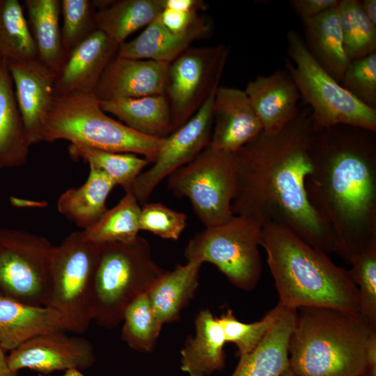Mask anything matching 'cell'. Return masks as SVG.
Segmentation results:
<instances>
[{
	"label": "cell",
	"instance_id": "obj_49",
	"mask_svg": "<svg viewBox=\"0 0 376 376\" xmlns=\"http://www.w3.org/2000/svg\"><path fill=\"white\" fill-rule=\"evenodd\" d=\"M3 60L1 58V57L0 56V70L3 64Z\"/></svg>",
	"mask_w": 376,
	"mask_h": 376
},
{
	"label": "cell",
	"instance_id": "obj_8",
	"mask_svg": "<svg viewBox=\"0 0 376 376\" xmlns=\"http://www.w3.org/2000/svg\"><path fill=\"white\" fill-rule=\"evenodd\" d=\"M261 226L234 215L228 221L196 233L185 249L187 260L209 263L235 287L254 289L262 274L259 246Z\"/></svg>",
	"mask_w": 376,
	"mask_h": 376
},
{
	"label": "cell",
	"instance_id": "obj_34",
	"mask_svg": "<svg viewBox=\"0 0 376 376\" xmlns=\"http://www.w3.org/2000/svg\"><path fill=\"white\" fill-rule=\"evenodd\" d=\"M122 322L121 338L130 349L144 353L153 351L164 324L154 311L147 292L128 305Z\"/></svg>",
	"mask_w": 376,
	"mask_h": 376
},
{
	"label": "cell",
	"instance_id": "obj_45",
	"mask_svg": "<svg viewBox=\"0 0 376 376\" xmlns=\"http://www.w3.org/2000/svg\"><path fill=\"white\" fill-rule=\"evenodd\" d=\"M361 7L370 22L376 25V1L363 0L360 1Z\"/></svg>",
	"mask_w": 376,
	"mask_h": 376
},
{
	"label": "cell",
	"instance_id": "obj_27",
	"mask_svg": "<svg viewBox=\"0 0 376 376\" xmlns=\"http://www.w3.org/2000/svg\"><path fill=\"white\" fill-rule=\"evenodd\" d=\"M105 113L130 128L148 136L165 138L172 132L170 109L164 95L100 101Z\"/></svg>",
	"mask_w": 376,
	"mask_h": 376
},
{
	"label": "cell",
	"instance_id": "obj_25",
	"mask_svg": "<svg viewBox=\"0 0 376 376\" xmlns=\"http://www.w3.org/2000/svg\"><path fill=\"white\" fill-rule=\"evenodd\" d=\"M303 23L304 40L308 51L340 84L350 61L344 49L338 6Z\"/></svg>",
	"mask_w": 376,
	"mask_h": 376
},
{
	"label": "cell",
	"instance_id": "obj_24",
	"mask_svg": "<svg viewBox=\"0 0 376 376\" xmlns=\"http://www.w3.org/2000/svg\"><path fill=\"white\" fill-rule=\"evenodd\" d=\"M202 263L187 260L166 271L147 292L151 306L163 324L178 320L197 290Z\"/></svg>",
	"mask_w": 376,
	"mask_h": 376
},
{
	"label": "cell",
	"instance_id": "obj_36",
	"mask_svg": "<svg viewBox=\"0 0 376 376\" xmlns=\"http://www.w3.org/2000/svg\"><path fill=\"white\" fill-rule=\"evenodd\" d=\"M349 264L352 267L347 273L359 294V315L376 329V243L354 255Z\"/></svg>",
	"mask_w": 376,
	"mask_h": 376
},
{
	"label": "cell",
	"instance_id": "obj_26",
	"mask_svg": "<svg viewBox=\"0 0 376 376\" xmlns=\"http://www.w3.org/2000/svg\"><path fill=\"white\" fill-rule=\"evenodd\" d=\"M31 146L4 61L0 70V169L24 165Z\"/></svg>",
	"mask_w": 376,
	"mask_h": 376
},
{
	"label": "cell",
	"instance_id": "obj_10",
	"mask_svg": "<svg viewBox=\"0 0 376 376\" xmlns=\"http://www.w3.org/2000/svg\"><path fill=\"white\" fill-rule=\"evenodd\" d=\"M99 250L81 231L72 233L54 246L48 306L60 314L67 331L84 333L92 322L88 298Z\"/></svg>",
	"mask_w": 376,
	"mask_h": 376
},
{
	"label": "cell",
	"instance_id": "obj_12",
	"mask_svg": "<svg viewBox=\"0 0 376 376\" xmlns=\"http://www.w3.org/2000/svg\"><path fill=\"white\" fill-rule=\"evenodd\" d=\"M228 56L224 45L190 47L169 64L164 95L173 132L189 120L217 89Z\"/></svg>",
	"mask_w": 376,
	"mask_h": 376
},
{
	"label": "cell",
	"instance_id": "obj_22",
	"mask_svg": "<svg viewBox=\"0 0 376 376\" xmlns=\"http://www.w3.org/2000/svg\"><path fill=\"white\" fill-rule=\"evenodd\" d=\"M52 331H67L62 317L54 309L28 305L0 295V347L5 352Z\"/></svg>",
	"mask_w": 376,
	"mask_h": 376
},
{
	"label": "cell",
	"instance_id": "obj_17",
	"mask_svg": "<svg viewBox=\"0 0 376 376\" xmlns=\"http://www.w3.org/2000/svg\"><path fill=\"white\" fill-rule=\"evenodd\" d=\"M210 146L235 153L263 132L244 91L219 86L213 101Z\"/></svg>",
	"mask_w": 376,
	"mask_h": 376
},
{
	"label": "cell",
	"instance_id": "obj_5",
	"mask_svg": "<svg viewBox=\"0 0 376 376\" xmlns=\"http://www.w3.org/2000/svg\"><path fill=\"white\" fill-rule=\"evenodd\" d=\"M99 246L89 312L92 321L111 329L122 322L128 305L148 292L166 271L155 262L149 242L141 236L129 242Z\"/></svg>",
	"mask_w": 376,
	"mask_h": 376
},
{
	"label": "cell",
	"instance_id": "obj_9",
	"mask_svg": "<svg viewBox=\"0 0 376 376\" xmlns=\"http://www.w3.org/2000/svg\"><path fill=\"white\" fill-rule=\"evenodd\" d=\"M167 178L169 189L175 196L189 199L205 228L234 216L231 205L235 189V153L209 145Z\"/></svg>",
	"mask_w": 376,
	"mask_h": 376
},
{
	"label": "cell",
	"instance_id": "obj_23",
	"mask_svg": "<svg viewBox=\"0 0 376 376\" xmlns=\"http://www.w3.org/2000/svg\"><path fill=\"white\" fill-rule=\"evenodd\" d=\"M195 334L180 350V369L188 376H210L225 366L224 333L217 318L205 308L194 320Z\"/></svg>",
	"mask_w": 376,
	"mask_h": 376
},
{
	"label": "cell",
	"instance_id": "obj_3",
	"mask_svg": "<svg viewBox=\"0 0 376 376\" xmlns=\"http://www.w3.org/2000/svg\"><path fill=\"white\" fill-rule=\"evenodd\" d=\"M260 245L279 295L288 309L322 307L359 314L358 290L347 270L292 230L275 224L261 227Z\"/></svg>",
	"mask_w": 376,
	"mask_h": 376
},
{
	"label": "cell",
	"instance_id": "obj_38",
	"mask_svg": "<svg viewBox=\"0 0 376 376\" xmlns=\"http://www.w3.org/2000/svg\"><path fill=\"white\" fill-rule=\"evenodd\" d=\"M63 15L61 42L66 56L84 38L97 29L94 1L61 0Z\"/></svg>",
	"mask_w": 376,
	"mask_h": 376
},
{
	"label": "cell",
	"instance_id": "obj_43",
	"mask_svg": "<svg viewBox=\"0 0 376 376\" xmlns=\"http://www.w3.org/2000/svg\"><path fill=\"white\" fill-rule=\"evenodd\" d=\"M362 376H376V329L371 331L366 343Z\"/></svg>",
	"mask_w": 376,
	"mask_h": 376
},
{
	"label": "cell",
	"instance_id": "obj_47",
	"mask_svg": "<svg viewBox=\"0 0 376 376\" xmlns=\"http://www.w3.org/2000/svg\"><path fill=\"white\" fill-rule=\"evenodd\" d=\"M61 376H85L81 370L77 369H70L65 371L64 374Z\"/></svg>",
	"mask_w": 376,
	"mask_h": 376
},
{
	"label": "cell",
	"instance_id": "obj_13",
	"mask_svg": "<svg viewBox=\"0 0 376 376\" xmlns=\"http://www.w3.org/2000/svg\"><path fill=\"white\" fill-rule=\"evenodd\" d=\"M216 91L189 120L165 137L152 165L136 178L130 191L139 204L146 203L165 178L191 162L210 144Z\"/></svg>",
	"mask_w": 376,
	"mask_h": 376
},
{
	"label": "cell",
	"instance_id": "obj_46",
	"mask_svg": "<svg viewBox=\"0 0 376 376\" xmlns=\"http://www.w3.org/2000/svg\"><path fill=\"white\" fill-rule=\"evenodd\" d=\"M0 376H17V373H13L8 365L7 356L5 351L0 347Z\"/></svg>",
	"mask_w": 376,
	"mask_h": 376
},
{
	"label": "cell",
	"instance_id": "obj_18",
	"mask_svg": "<svg viewBox=\"0 0 376 376\" xmlns=\"http://www.w3.org/2000/svg\"><path fill=\"white\" fill-rule=\"evenodd\" d=\"M118 46L99 29L88 36L68 54L58 70L54 96L94 93Z\"/></svg>",
	"mask_w": 376,
	"mask_h": 376
},
{
	"label": "cell",
	"instance_id": "obj_1",
	"mask_svg": "<svg viewBox=\"0 0 376 376\" xmlns=\"http://www.w3.org/2000/svg\"><path fill=\"white\" fill-rule=\"evenodd\" d=\"M315 132L311 109L305 105L279 132H262L236 152L232 211L261 227H285L326 254H338L331 229L306 191Z\"/></svg>",
	"mask_w": 376,
	"mask_h": 376
},
{
	"label": "cell",
	"instance_id": "obj_2",
	"mask_svg": "<svg viewBox=\"0 0 376 376\" xmlns=\"http://www.w3.org/2000/svg\"><path fill=\"white\" fill-rule=\"evenodd\" d=\"M375 133L337 125L315 130L311 143L307 197L347 263L376 243Z\"/></svg>",
	"mask_w": 376,
	"mask_h": 376
},
{
	"label": "cell",
	"instance_id": "obj_41",
	"mask_svg": "<svg viewBox=\"0 0 376 376\" xmlns=\"http://www.w3.org/2000/svg\"><path fill=\"white\" fill-rule=\"evenodd\" d=\"M199 17L198 12H180L167 8H164L159 15L162 24L175 33L187 32Z\"/></svg>",
	"mask_w": 376,
	"mask_h": 376
},
{
	"label": "cell",
	"instance_id": "obj_42",
	"mask_svg": "<svg viewBox=\"0 0 376 376\" xmlns=\"http://www.w3.org/2000/svg\"><path fill=\"white\" fill-rule=\"evenodd\" d=\"M339 2V0H292L290 3L302 21H306L336 8Z\"/></svg>",
	"mask_w": 376,
	"mask_h": 376
},
{
	"label": "cell",
	"instance_id": "obj_14",
	"mask_svg": "<svg viewBox=\"0 0 376 376\" xmlns=\"http://www.w3.org/2000/svg\"><path fill=\"white\" fill-rule=\"evenodd\" d=\"M65 331H52L38 335L10 352L7 362L17 373L29 369L47 375L54 371L91 367L96 357L93 345L81 336H68Z\"/></svg>",
	"mask_w": 376,
	"mask_h": 376
},
{
	"label": "cell",
	"instance_id": "obj_19",
	"mask_svg": "<svg viewBox=\"0 0 376 376\" xmlns=\"http://www.w3.org/2000/svg\"><path fill=\"white\" fill-rule=\"evenodd\" d=\"M244 91L267 134L282 130L301 108L299 92L286 69L258 76L249 81Z\"/></svg>",
	"mask_w": 376,
	"mask_h": 376
},
{
	"label": "cell",
	"instance_id": "obj_30",
	"mask_svg": "<svg viewBox=\"0 0 376 376\" xmlns=\"http://www.w3.org/2000/svg\"><path fill=\"white\" fill-rule=\"evenodd\" d=\"M24 5L38 58L57 72L65 59L60 27L61 1L25 0Z\"/></svg>",
	"mask_w": 376,
	"mask_h": 376
},
{
	"label": "cell",
	"instance_id": "obj_28",
	"mask_svg": "<svg viewBox=\"0 0 376 376\" xmlns=\"http://www.w3.org/2000/svg\"><path fill=\"white\" fill-rule=\"evenodd\" d=\"M97 29L118 45L146 26L164 9V0L94 1Z\"/></svg>",
	"mask_w": 376,
	"mask_h": 376
},
{
	"label": "cell",
	"instance_id": "obj_4",
	"mask_svg": "<svg viewBox=\"0 0 376 376\" xmlns=\"http://www.w3.org/2000/svg\"><path fill=\"white\" fill-rule=\"evenodd\" d=\"M374 329L357 314L299 308L288 344L289 367L299 376H362Z\"/></svg>",
	"mask_w": 376,
	"mask_h": 376
},
{
	"label": "cell",
	"instance_id": "obj_16",
	"mask_svg": "<svg viewBox=\"0 0 376 376\" xmlns=\"http://www.w3.org/2000/svg\"><path fill=\"white\" fill-rule=\"evenodd\" d=\"M169 64L117 54L103 72L94 93L100 101L164 95Z\"/></svg>",
	"mask_w": 376,
	"mask_h": 376
},
{
	"label": "cell",
	"instance_id": "obj_11",
	"mask_svg": "<svg viewBox=\"0 0 376 376\" xmlns=\"http://www.w3.org/2000/svg\"><path fill=\"white\" fill-rule=\"evenodd\" d=\"M54 246L40 235L0 228V295L28 305L48 306Z\"/></svg>",
	"mask_w": 376,
	"mask_h": 376
},
{
	"label": "cell",
	"instance_id": "obj_21",
	"mask_svg": "<svg viewBox=\"0 0 376 376\" xmlns=\"http://www.w3.org/2000/svg\"><path fill=\"white\" fill-rule=\"evenodd\" d=\"M279 306L272 327L253 350L239 357L231 376H279L289 367L288 344L297 310Z\"/></svg>",
	"mask_w": 376,
	"mask_h": 376
},
{
	"label": "cell",
	"instance_id": "obj_39",
	"mask_svg": "<svg viewBox=\"0 0 376 376\" xmlns=\"http://www.w3.org/2000/svg\"><path fill=\"white\" fill-rule=\"evenodd\" d=\"M187 215L161 203H146L141 207L139 228L162 239L178 240L187 226Z\"/></svg>",
	"mask_w": 376,
	"mask_h": 376
},
{
	"label": "cell",
	"instance_id": "obj_33",
	"mask_svg": "<svg viewBox=\"0 0 376 376\" xmlns=\"http://www.w3.org/2000/svg\"><path fill=\"white\" fill-rule=\"evenodd\" d=\"M0 56L6 62L38 57L27 19L17 0H0Z\"/></svg>",
	"mask_w": 376,
	"mask_h": 376
},
{
	"label": "cell",
	"instance_id": "obj_40",
	"mask_svg": "<svg viewBox=\"0 0 376 376\" xmlns=\"http://www.w3.org/2000/svg\"><path fill=\"white\" fill-rule=\"evenodd\" d=\"M340 85L363 104L376 109V52L351 61Z\"/></svg>",
	"mask_w": 376,
	"mask_h": 376
},
{
	"label": "cell",
	"instance_id": "obj_31",
	"mask_svg": "<svg viewBox=\"0 0 376 376\" xmlns=\"http://www.w3.org/2000/svg\"><path fill=\"white\" fill-rule=\"evenodd\" d=\"M140 212L141 206L132 191H126L116 205L81 231L88 241L97 245L129 242L139 236Z\"/></svg>",
	"mask_w": 376,
	"mask_h": 376
},
{
	"label": "cell",
	"instance_id": "obj_29",
	"mask_svg": "<svg viewBox=\"0 0 376 376\" xmlns=\"http://www.w3.org/2000/svg\"><path fill=\"white\" fill-rule=\"evenodd\" d=\"M90 167L85 182L68 189L58 199V211L82 230L89 228L108 210L106 201L116 186L104 173Z\"/></svg>",
	"mask_w": 376,
	"mask_h": 376
},
{
	"label": "cell",
	"instance_id": "obj_35",
	"mask_svg": "<svg viewBox=\"0 0 376 376\" xmlns=\"http://www.w3.org/2000/svg\"><path fill=\"white\" fill-rule=\"evenodd\" d=\"M338 9L348 59L351 61L376 52V25L365 15L360 1L341 0Z\"/></svg>",
	"mask_w": 376,
	"mask_h": 376
},
{
	"label": "cell",
	"instance_id": "obj_44",
	"mask_svg": "<svg viewBox=\"0 0 376 376\" xmlns=\"http://www.w3.org/2000/svg\"><path fill=\"white\" fill-rule=\"evenodd\" d=\"M164 8L180 12H198L204 8V3L198 0H164Z\"/></svg>",
	"mask_w": 376,
	"mask_h": 376
},
{
	"label": "cell",
	"instance_id": "obj_20",
	"mask_svg": "<svg viewBox=\"0 0 376 376\" xmlns=\"http://www.w3.org/2000/svg\"><path fill=\"white\" fill-rule=\"evenodd\" d=\"M211 26L210 22L200 17L187 32L175 33L162 24L158 15L136 38L119 45L117 55L169 64L189 48L194 41L207 36Z\"/></svg>",
	"mask_w": 376,
	"mask_h": 376
},
{
	"label": "cell",
	"instance_id": "obj_48",
	"mask_svg": "<svg viewBox=\"0 0 376 376\" xmlns=\"http://www.w3.org/2000/svg\"><path fill=\"white\" fill-rule=\"evenodd\" d=\"M279 376H299V375H297L295 373L293 372V370L290 367H288Z\"/></svg>",
	"mask_w": 376,
	"mask_h": 376
},
{
	"label": "cell",
	"instance_id": "obj_7",
	"mask_svg": "<svg viewBox=\"0 0 376 376\" xmlns=\"http://www.w3.org/2000/svg\"><path fill=\"white\" fill-rule=\"evenodd\" d=\"M285 69L292 77L303 103L312 111L315 130L346 125L376 132V109L358 100L315 60L304 38L294 30L286 35Z\"/></svg>",
	"mask_w": 376,
	"mask_h": 376
},
{
	"label": "cell",
	"instance_id": "obj_15",
	"mask_svg": "<svg viewBox=\"0 0 376 376\" xmlns=\"http://www.w3.org/2000/svg\"><path fill=\"white\" fill-rule=\"evenodd\" d=\"M6 63L29 141L31 145L42 142L45 118L55 97L57 72L38 57Z\"/></svg>",
	"mask_w": 376,
	"mask_h": 376
},
{
	"label": "cell",
	"instance_id": "obj_32",
	"mask_svg": "<svg viewBox=\"0 0 376 376\" xmlns=\"http://www.w3.org/2000/svg\"><path fill=\"white\" fill-rule=\"evenodd\" d=\"M68 152L72 159L81 160L102 171L125 191L130 190L136 178L150 164L146 158L135 154L106 151L81 144L70 143Z\"/></svg>",
	"mask_w": 376,
	"mask_h": 376
},
{
	"label": "cell",
	"instance_id": "obj_37",
	"mask_svg": "<svg viewBox=\"0 0 376 376\" xmlns=\"http://www.w3.org/2000/svg\"><path fill=\"white\" fill-rule=\"evenodd\" d=\"M280 309L277 304L261 320L251 323L239 320L231 309H227L217 319L226 343H234L237 348V355L241 357L251 352L258 345L277 318Z\"/></svg>",
	"mask_w": 376,
	"mask_h": 376
},
{
	"label": "cell",
	"instance_id": "obj_6",
	"mask_svg": "<svg viewBox=\"0 0 376 376\" xmlns=\"http://www.w3.org/2000/svg\"><path fill=\"white\" fill-rule=\"evenodd\" d=\"M164 139L139 133L111 118L94 93L54 97L42 133L44 142L66 140L106 151L140 155L150 163Z\"/></svg>",
	"mask_w": 376,
	"mask_h": 376
}]
</instances>
